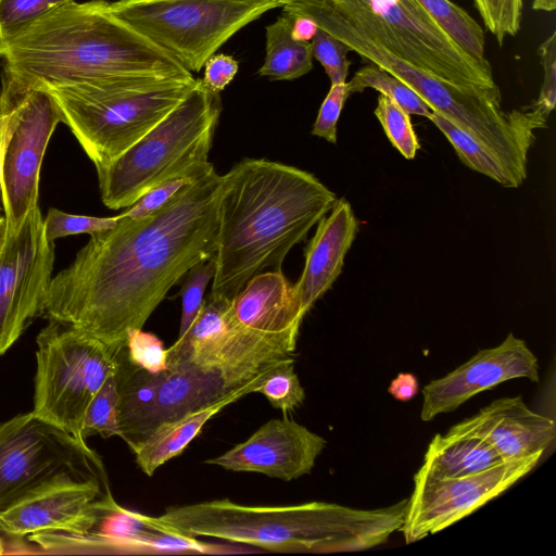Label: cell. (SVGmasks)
Wrapping results in <instances>:
<instances>
[{
	"instance_id": "cell-1",
	"label": "cell",
	"mask_w": 556,
	"mask_h": 556,
	"mask_svg": "<svg viewBox=\"0 0 556 556\" xmlns=\"http://www.w3.org/2000/svg\"><path fill=\"white\" fill-rule=\"evenodd\" d=\"M224 175L212 168L141 219L90 235L72 264L52 277L42 315L100 340L114 353L142 329L167 292L214 256Z\"/></svg>"
},
{
	"instance_id": "cell-2",
	"label": "cell",
	"mask_w": 556,
	"mask_h": 556,
	"mask_svg": "<svg viewBox=\"0 0 556 556\" xmlns=\"http://www.w3.org/2000/svg\"><path fill=\"white\" fill-rule=\"evenodd\" d=\"M336 201L306 170L264 159L238 162L224 175L210 294L232 300L253 276L281 270Z\"/></svg>"
},
{
	"instance_id": "cell-3",
	"label": "cell",
	"mask_w": 556,
	"mask_h": 556,
	"mask_svg": "<svg viewBox=\"0 0 556 556\" xmlns=\"http://www.w3.org/2000/svg\"><path fill=\"white\" fill-rule=\"evenodd\" d=\"M0 59L3 72L39 88L123 77L195 79L104 0L59 5L0 40Z\"/></svg>"
},
{
	"instance_id": "cell-4",
	"label": "cell",
	"mask_w": 556,
	"mask_h": 556,
	"mask_svg": "<svg viewBox=\"0 0 556 556\" xmlns=\"http://www.w3.org/2000/svg\"><path fill=\"white\" fill-rule=\"evenodd\" d=\"M407 498L377 509L307 502L244 505L229 498L172 506L160 516L137 511L141 523L191 538H213L276 553H345L384 544L401 531Z\"/></svg>"
},
{
	"instance_id": "cell-5",
	"label": "cell",
	"mask_w": 556,
	"mask_h": 556,
	"mask_svg": "<svg viewBox=\"0 0 556 556\" xmlns=\"http://www.w3.org/2000/svg\"><path fill=\"white\" fill-rule=\"evenodd\" d=\"M282 11L312 18L351 51L394 75L432 109L490 149L509 169L527 159L532 131L521 110L505 112L501 92L459 88L402 60L325 0H293Z\"/></svg>"
},
{
	"instance_id": "cell-6",
	"label": "cell",
	"mask_w": 556,
	"mask_h": 556,
	"mask_svg": "<svg viewBox=\"0 0 556 556\" xmlns=\"http://www.w3.org/2000/svg\"><path fill=\"white\" fill-rule=\"evenodd\" d=\"M193 81L123 77L45 88L97 168L129 149L176 105Z\"/></svg>"
},
{
	"instance_id": "cell-7",
	"label": "cell",
	"mask_w": 556,
	"mask_h": 556,
	"mask_svg": "<svg viewBox=\"0 0 556 556\" xmlns=\"http://www.w3.org/2000/svg\"><path fill=\"white\" fill-rule=\"evenodd\" d=\"M222 111L220 97L201 79L150 131L103 167L97 168L103 204L131 206L161 182L208 161Z\"/></svg>"
},
{
	"instance_id": "cell-8",
	"label": "cell",
	"mask_w": 556,
	"mask_h": 556,
	"mask_svg": "<svg viewBox=\"0 0 556 556\" xmlns=\"http://www.w3.org/2000/svg\"><path fill=\"white\" fill-rule=\"evenodd\" d=\"M386 49L454 86L501 92L491 64L468 55L415 0H325Z\"/></svg>"
},
{
	"instance_id": "cell-9",
	"label": "cell",
	"mask_w": 556,
	"mask_h": 556,
	"mask_svg": "<svg viewBox=\"0 0 556 556\" xmlns=\"http://www.w3.org/2000/svg\"><path fill=\"white\" fill-rule=\"evenodd\" d=\"M289 0H117L109 11L175 59L200 72L239 29Z\"/></svg>"
},
{
	"instance_id": "cell-10",
	"label": "cell",
	"mask_w": 556,
	"mask_h": 556,
	"mask_svg": "<svg viewBox=\"0 0 556 556\" xmlns=\"http://www.w3.org/2000/svg\"><path fill=\"white\" fill-rule=\"evenodd\" d=\"M33 413L87 445L86 410L105 380L118 369V353L100 340L50 320L36 339Z\"/></svg>"
},
{
	"instance_id": "cell-11",
	"label": "cell",
	"mask_w": 556,
	"mask_h": 556,
	"mask_svg": "<svg viewBox=\"0 0 556 556\" xmlns=\"http://www.w3.org/2000/svg\"><path fill=\"white\" fill-rule=\"evenodd\" d=\"M117 357L121 438L129 447L161 424L210 406L249 386L266 371L249 378L182 361L168 363L167 369L152 374L134 366L125 349Z\"/></svg>"
},
{
	"instance_id": "cell-12",
	"label": "cell",
	"mask_w": 556,
	"mask_h": 556,
	"mask_svg": "<svg viewBox=\"0 0 556 556\" xmlns=\"http://www.w3.org/2000/svg\"><path fill=\"white\" fill-rule=\"evenodd\" d=\"M62 472L104 473L88 445L33 412L0 424V513Z\"/></svg>"
},
{
	"instance_id": "cell-13",
	"label": "cell",
	"mask_w": 556,
	"mask_h": 556,
	"mask_svg": "<svg viewBox=\"0 0 556 556\" xmlns=\"http://www.w3.org/2000/svg\"><path fill=\"white\" fill-rule=\"evenodd\" d=\"M0 96L10 103L13 118L4 154L1 198L7 231L15 232L38 205L42 160L61 117L45 88L28 86L3 71Z\"/></svg>"
},
{
	"instance_id": "cell-14",
	"label": "cell",
	"mask_w": 556,
	"mask_h": 556,
	"mask_svg": "<svg viewBox=\"0 0 556 556\" xmlns=\"http://www.w3.org/2000/svg\"><path fill=\"white\" fill-rule=\"evenodd\" d=\"M231 301L208 294L186 334L167 349V364L186 361L255 378L292 356L296 344L241 325Z\"/></svg>"
},
{
	"instance_id": "cell-15",
	"label": "cell",
	"mask_w": 556,
	"mask_h": 556,
	"mask_svg": "<svg viewBox=\"0 0 556 556\" xmlns=\"http://www.w3.org/2000/svg\"><path fill=\"white\" fill-rule=\"evenodd\" d=\"M542 455L505 460L457 478L437 479L417 471L401 528L406 544L444 530L497 497L528 475Z\"/></svg>"
},
{
	"instance_id": "cell-16",
	"label": "cell",
	"mask_w": 556,
	"mask_h": 556,
	"mask_svg": "<svg viewBox=\"0 0 556 556\" xmlns=\"http://www.w3.org/2000/svg\"><path fill=\"white\" fill-rule=\"evenodd\" d=\"M54 263V242L46 238L38 205L0 247V356L22 336L43 303Z\"/></svg>"
},
{
	"instance_id": "cell-17",
	"label": "cell",
	"mask_w": 556,
	"mask_h": 556,
	"mask_svg": "<svg viewBox=\"0 0 556 556\" xmlns=\"http://www.w3.org/2000/svg\"><path fill=\"white\" fill-rule=\"evenodd\" d=\"M98 477L62 472L0 513V527L26 535L62 532L88 534L108 511Z\"/></svg>"
},
{
	"instance_id": "cell-18",
	"label": "cell",
	"mask_w": 556,
	"mask_h": 556,
	"mask_svg": "<svg viewBox=\"0 0 556 556\" xmlns=\"http://www.w3.org/2000/svg\"><path fill=\"white\" fill-rule=\"evenodd\" d=\"M539 359L526 342L511 332L497 346L483 349L444 377L422 389L420 418L430 421L450 413L478 393L516 378L540 381Z\"/></svg>"
},
{
	"instance_id": "cell-19",
	"label": "cell",
	"mask_w": 556,
	"mask_h": 556,
	"mask_svg": "<svg viewBox=\"0 0 556 556\" xmlns=\"http://www.w3.org/2000/svg\"><path fill=\"white\" fill-rule=\"evenodd\" d=\"M326 443L321 435L283 417L270 419L245 441L204 463L291 481L312 471Z\"/></svg>"
},
{
	"instance_id": "cell-20",
	"label": "cell",
	"mask_w": 556,
	"mask_h": 556,
	"mask_svg": "<svg viewBox=\"0 0 556 556\" xmlns=\"http://www.w3.org/2000/svg\"><path fill=\"white\" fill-rule=\"evenodd\" d=\"M450 430L485 441L503 460L543 454L556 438L555 421L533 412L521 396L497 399Z\"/></svg>"
},
{
	"instance_id": "cell-21",
	"label": "cell",
	"mask_w": 556,
	"mask_h": 556,
	"mask_svg": "<svg viewBox=\"0 0 556 556\" xmlns=\"http://www.w3.org/2000/svg\"><path fill=\"white\" fill-rule=\"evenodd\" d=\"M329 212L317 223L316 232L305 249L303 271L293 285L304 315L341 274L344 257L358 230V222L345 199H337Z\"/></svg>"
},
{
	"instance_id": "cell-22",
	"label": "cell",
	"mask_w": 556,
	"mask_h": 556,
	"mask_svg": "<svg viewBox=\"0 0 556 556\" xmlns=\"http://www.w3.org/2000/svg\"><path fill=\"white\" fill-rule=\"evenodd\" d=\"M243 326L296 344L304 318L293 285L281 270L260 273L248 280L231 301Z\"/></svg>"
},
{
	"instance_id": "cell-23",
	"label": "cell",
	"mask_w": 556,
	"mask_h": 556,
	"mask_svg": "<svg viewBox=\"0 0 556 556\" xmlns=\"http://www.w3.org/2000/svg\"><path fill=\"white\" fill-rule=\"evenodd\" d=\"M266 371L249 386L210 406L161 424L147 437L131 445L130 448L139 468L151 477L159 467L180 455L217 413L242 396L255 392Z\"/></svg>"
},
{
	"instance_id": "cell-24",
	"label": "cell",
	"mask_w": 556,
	"mask_h": 556,
	"mask_svg": "<svg viewBox=\"0 0 556 556\" xmlns=\"http://www.w3.org/2000/svg\"><path fill=\"white\" fill-rule=\"evenodd\" d=\"M502 462L485 441L467 433L448 430L433 437L418 472L437 478H457L486 470Z\"/></svg>"
},
{
	"instance_id": "cell-25",
	"label": "cell",
	"mask_w": 556,
	"mask_h": 556,
	"mask_svg": "<svg viewBox=\"0 0 556 556\" xmlns=\"http://www.w3.org/2000/svg\"><path fill=\"white\" fill-rule=\"evenodd\" d=\"M293 16L285 11L266 27V55L258 75L271 80H293L313 68L311 42L292 38Z\"/></svg>"
},
{
	"instance_id": "cell-26",
	"label": "cell",
	"mask_w": 556,
	"mask_h": 556,
	"mask_svg": "<svg viewBox=\"0 0 556 556\" xmlns=\"http://www.w3.org/2000/svg\"><path fill=\"white\" fill-rule=\"evenodd\" d=\"M429 119L448 139L460 162L470 169L485 175L503 187H520L504 163L471 135L437 112H432Z\"/></svg>"
},
{
	"instance_id": "cell-27",
	"label": "cell",
	"mask_w": 556,
	"mask_h": 556,
	"mask_svg": "<svg viewBox=\"0 0 556 556\" xmlns=\"http://www.w3.org/2000/svg\"><path fill=\"white\" fill-rule=\"evenodd\" d=\"M424 11L472 59L489 64L480 25L451 0H415Z\"/></svg>"
},
{
	"instance_id": "cell-28",
	"label": "cell",
	"mask_w": 556,
	"mask_h": 556,
	"mask_svg": "<svg viewBox=\"0 0 556 556\" xmlns=\"http://www.w3.org/2000/svg\"><path fill=\"white\" fill-rule=\"evenodd\" d=\"M350 93L362 92L371 88L397 103L405 112L429 118L432 109L409 86L377 64L369 63L361 67L350 81H346Z\"/></svg>"
},
{
	"instance_id": "cell-29",
	"label": "cell",
	"mask_w": 556,
	"mask_h": 556,
	"mask_svg": "<svg viewBox=\"0 0 556 556\" xmlns=\"http://www.w3.org/2000/svg\"><path fill=\"white\" fill-rule=\"evenodd\" d=\"M255 392L263 394L274 408L285 413L300 406L305 400V391L294 370L292 356L269 368Z\"/></svg>"
},
{
	"instance_id": "cell-30",
	"label": "cell",
	"mask_w": 556,
	"mask_h": 556,
	"mask_svg": "<svg viewBox=\"0 0 556 556\" xmlns=\"http://www.w3.org/2000/svg\"><path fill=\"white\" fill-rule=\"evenodd\" d=\"M116 372L105 380L86 410L83 424L85 438L90 433H98L103 438L122 437Z\"/></svg>"
},
{
	"instance_id": "cell-31",
	"label": "cell",
	"mask_w": 556,
	"mask_h": 556,
	"mask_svg": "<svg viewBox=\"0 0 556 556\" xmlns=\"http://www.w3.org/2000/svg\"><path fill=\"white\" fill-rule=\"evenodd\" d=\"M375 115L388 139L406 159L415 157L420 148L409 114L384 94H379Z\"/></svg>"
},
{
	"instance_id": "cell-32",
	"label": "cell",
	"mask_w": 556,
	"mask_h": 556,
	"mask_svg": "<svg viewBox=\"0 0 556 556\" xmlns=\"http://www.w3.org/2000/svg\"><path fill=\"white\" fill-rule=\"evenodd\" d=\"M212 168H214L213 164L207 161L161 182L119 215L129 219H141L150 216L166 205L184 187L192 184Z\"/></svg>"
},
{
	"instance_id": "cell-33",
	"label": "cell",
	"mask_w": 556,
	"mask_h": 556,
	"mask_svg": "<svg viewBox=\"0 0 556 556\" xmlns=\"http://www.w3.org/2000/svg\"><path fill=\"white\" fill-rule=\"evenodd\" d=\"M543 66V83L536 101L525 110L533 129L545 128L556 102V33L546 38L539 48Z\"/></svg>"
},
{
	"instance_id": "cell-34",
	"label": "cell",
	"mask_w": 556,
	"mask_h": 556,
	"mask_svg": "<svg viewBox=\"0 0 556 556\" xmlns=\"http://www.w3.org/2000/svg\"><path fill=\"white\" fill-rule=\"evenodd\" d=\"M214 271V261L210 258L195 264L186 274L180 290L182 311L177 340L186 334L200 313L204 303L205 289L213 279Z\"/></svg>"
},
{
	"instance_id": "cell-35",
	"label": "cell",
	"mask_w": 556,
	"mask_h": 556,
	"mask_svg": "<svg viewBox=\"0 0 556 556\" xmlns=\"http://www.w3.org/2000/svg\"><path fill=\"white\" fill-rule=\"evenodd\" d=\"M477 10L498 45L506 36H515L520 29L522 0H473Z\"/></svg>"
},
{
	"instance_id": "cell-36",
	"label": "cell",
	"mask_w": 556,
	"mask_h": 556,
	"mask_svg": "<svg viewBox=\"0 0 556 556\" xmlns=\"http://www.w3.org/2000/svg\"><path fill=\"white\" fill-rule=\"evenodd\" d=\"M116 223L117 216L93 217L73 215L51 207L43 218V229L46 238L54 242L59 238L71 235L101 232L113 228Z\"/></svg>"
},
{
	"instance_id": "cell-37",
	"label": "cell",
	"mask_w": 556,
	"mask_h": 556,
	"mask_svg": "<svg viewBox=\"0 0 556 556\" xmlns=\"http://www.w3.org/2000/svg\"><path fill=\"white\" fill-rule=\"evenodd\" d=\"M70 0H0V40Z\"/></svg>"
},
{
	"instance_id": "cell-38",
	"label": "cell",
	"mask_w": 556,
	"mask_h": 556,
	"mask_svg": "<svg viewBox=\"0 0 556 556\" xmlns=\"http://www.w3.org/2000/svg\"><path fill=\"white\" fill-rule=\"evenodd\" d=\"M125 353L136 367L156 374L167 369V349L163 341L151 332L132 329L128 332Z\"/></svg>"
},
{
	"instance_id": "cell-39",
	"label": "cell",
	"mask_w": 556,
	"mask_h": 556,
	"mask_svg": "<svg viewBox=\"0 0 556 556\" xmlns=\"http://www.w3.org/2000/svg\"><path fill=\"white\" fill-rule=\"evenodd\" d=\"M312 55L324 66L331 85L346 83L350 61L346 53L351 49L340 39L318 28L311 42Z\"/></svg>"
},
{
	"instance_id": "cell-40",
	"label": "cell",
	"mask_w": 556,
	"mask_h": 556,
	"mask_svg": "<svg viewBox=\"0 0 556 556\" xmlns=\"http://www.w3.org/2000/svg\"><path fill=\"white\" fill-rule=\"evenodd\" d=\"M349 97L346 83L331 85L318 111L312 135L324 138L330 143L337 142V124Z\"/></svg>"
},
{
	"instance_id": "cell-41",
	"label": "cell",
	"mask_w": 556,
	"mask_h": 556,
	"mask_svg": "<svg viewBox=\"0 0 556 556\" xmlns=\"http://www.w3.org/2000/svg\"><path fill=\"white\" fill-rule=\"evenodd\" d=\"M203 86L218 93L233 79L238 72V62L230 55L218 53L211 55L204 64Z\"/></svg>"
},
{
	"instance_id": "cell-42",
	"label": "cell",
	"mask_w": 556,
	"mask_h": 556,
	"mask_svg": "<svg viewBox=\"0 0 556 556\" xmlns=\"http://www.w3.org/2000/svg\"><path fill=\"white\" fill-rule=\"evenodd\" d=\"M389 393L397 401L408 402L413 400L418 391V379L409 372H400L390 383Z\"/></svg>"
},
{
	"instance_id": "cell-43",
	"label": "cell",
	"mask_w": 556,
	"mask_h": 556,
	"mask_svg": "<svg viewBox=\"0 0 556 556\" xmlns=\"http://www.w3.org/2000/svg\"><path fill=\"white\" fill-rule=\"evenodd\" d=\"M13 118L10 103L0 96V195L7 144L12 131ZM1 217V216H0Z\"/></svg>"
},
{
	"instance_id": "cell-44",
	"label": "cell",
	"mask_w": 556,
	"mask_h": 556,
	"mask_svg": "<svg viewBox=\"0 0 556 556\" xmlns=\"http://www.w3.org/2000/svg\"><path fill=\"white\" fill-rule=\"evenodd\" d=\"M291 35L294 40L306 41L312 40L318 30L317 24L309 17L302 15H292Z\"/></svg>"
},
{
	"instance_id": "cell-45",
	"label": "cell",
	"mask_w": 556,
	"mask_h": 556,
	"mask_svg": "<svg viewBox=\"0 0 556 556\" xmlns=\"http://www.w3.org/2000/svg\"><path fill=\"white\" fill-rule=\"evenodd\" d=\"M23 538H20V536H15V535H12L10 533H8L7 531H4L1 527H0V554H8V553H12L8 547H12L10 545H5V541H15V540H21Z\"/></svg>"
},
{
	"instance_id": "cell-46",
	"label": "cell",
	"mask_w": 556,
	"mask_h": 556,
	"mask_svg": "<svg viewBox=\"0 0 556 556\" xmlns=\"http://www.w3.org/2000/svg\"><path fill=\"white\" fill-rule=\"evenodd\" d=\"M5 230H7L5 218L4 217H0V247H1L2 241L4 239Z\"/></svg>"
},
{
	"instance_id": "cell-47",
	"label": "cell",
	"mask_w": 556,
	"mask_h": 556,
	"mask_svg": "<svg viewBox=\"0 0 556 556\" xmlns=\"http://www.w3.org/2000/svg\"><path fill=\"white\" fill-rule=\"evenodd\" d=\"M290 1H293V0H289V2H290Z\"/></svg>"
}]
</instances>
